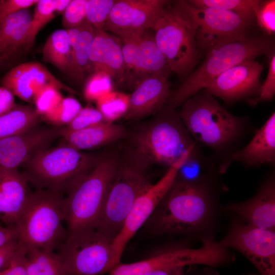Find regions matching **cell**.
<instances>
[{"label": "cell", "mask_w": 275, "mask_h": 275, "mask_svg": "<svg viewBox=\"0 0 275 275\" xmlns=\"http://www.w3.org/2000/svg\"><path fill=\"white\" fill-rule=\"evenodd\" d=\"M218 185L207 175L189 179L178 173L144 225L154 236H184L191 240L215 239L223 211Z\"/></svg>", "instance_id": "6da1fadb"}, {"label": "cell", "mask_w": 275, "mask_h": 275, "mask_svg": "<svg viewBox=\"0 0 275 275\" xmlns=\"http://www.w3.org/2000/svg\"><path fill=\"white\" fill-rule=\"evenodd\" d=\"M174 109L167 106L134 135L129 156L147 167L159 164L169 168L197 149V142Z\"/></svg>", "instance_id": "7a4b0ae2"}, {"label": "cell", "mask_w": 275, "mask_h": 275, "mask_svg": "<svg viewBox=\"0 0 275 275\" xmlns=\"http://www.w3.org/2000/svg\"><path fill=\"white\" fill-rule=\"evenodd\" d=\"M183 103L179 115L189 133L216 152L231 148L244 131L245 118L229 113L206 90Z\"/></svg>", "instance_id": "3957f363"}, {"label": "cell", "mask_w": 275, "mask_h": 275, "mask_svg": "<svg viewBox=\"0 0 275 275\" xmlns=\"http://www.w3.org/2000/svg\"><path fill=\"white\" fill-rule=\"evenodd\" d=\"M63 201L62 195L50 191H30L15 224L18 243L26 250L56 251L67 234Z\"/></svg>", "instance_id": "277c9868"}, {"label": "cell", "mask_w": 275, "mask_h": 275, "mask_svg": "<svg viewBox=\"0 0 275 275\" xmlns=\"http://www.w3.org/2000/svg\"><path fill=\"white\" fill-rule=\"evenodd\" d=\"M118 164L113 155L99 157L64 198L67 234L96 229Z\"/></svg>", "instance_id": "5b68a950"}, {"label": "cell", "mask_w": 275, "mask_h": 275, "mask_svg": "<svg viewBox=\"0 0 275 275\" xmlns=\"http://www.w3.org/2000/svg\"><path fill=\"white\" fill-rule=\"evenodd\" d=\"M271 41L264 37L235 40L218 45L207 52L205 60L175 91L166 104L174 109L203 89L227 70L243 61L255 59L272 50Z\"/></svg>", "instance_id": "8992f818"}, {"label": "cell", "mask_w": 275, "mask_h": 275, "mask_svg": "<svg viewBox=\"0 0 275 275\" xmlns=\"http://www.w3.org/2000/svg\"><path fill=\"white\" fill-rule=\"evenodd\" d=\"M99 158L66 144L46 148L26 162V172L23 175L37 189L63 196L91 170Z\"/></svg>", "instance_id": "52a82bcc"}, {"label": "cell", "mask_w": 275, "mask_h": 275, "mask_svg": "<svg viewBox=\"0 0 275 275\" xmlns=\"http://www.w3.org/2000/svg\"><path fill=\"white\" fill-rule=\"evenodd\" d=\"M147 168L129 156L118 164L95 229L112 242L137 198L152 183Z\"/></svg>", "instance_id": "ba28073f"}, {"label": "cell", "mask_w": 275, "mask_h": 275, "mask_svg": "<svg viewBox=\"0 0 275 275\" xmlns=\"http://www.w3.org/2000/svg\"><path fill=\"white\" fill-rule=\"evenodd\" d=\"M174 12L191 31L198 47L208 52L224 43L246 38L250 23L232 12L196 6L188 1L173 2Z\"/></svg>", "instance_id": "9c48e42d"}, {"label": "cell", "mask_w": 275, "mask_h": 275, "mask_svg": "<svg viewBox=\"0 0 275 275\" xmlns=\"http://www.w3.org/2000/svg\"><path fill=\"white\" fill-rule=\"evenodd\" d=\"M56 252L66 275H100L120 263L113 242L96 229L67 234Z\"/></svg>", "instance_id": "30bf717a"}, {"label": "cell", "mask_w": 275, "mask_h": 275, "mask_svg": "<svg viewBox=\"0 0 275 275\" xmlns=\"http://www.w3.org/2000/svg\"><path fill=\"white\" fill-rule=\"evenodd\" d=\"M201 246L193 248L179 245L164 249L146 259L130 263H120L109 275H144L153 270L169 266L204 265L216 268L231 264L235 255L215 239L202 240Z\"/></svg>", "instance_id": "8fae6325"}, {"label": "cell", "mask_w": 275, "mask_h": 275, "mask_svg": "<svg viewBox=\"0 0 275 275\" xmlns=\"http://www.w3.org/2000/svg\"><path fill=\"white\" fill-rule=\"evenodd\" d=\"M152 29L172 71L185 77L195 66L198 56V46L188 25L172 8H165Z\"/></svg>", "instance_id": "7c38bea8"}, {"label": "cell", "mask_w": 275, "mask_h": 275, "mask_svg": "<svg viewBox=\"0 0 275 275\" xmlns=\"http://www.w3.org/2000/svg\"><path fill=\"white\" fill-rule=\"evenodd\" d=\"M227 233L219 243L243 255L260 275H275V230L247 224L229 214Z\"/></svg>", "instance_id": "4fadbf2b"}, {"label": "cell", "mask_w": 275, "mask_h": 275, "mask_svg": "<svg viewBox=\"0 0 275 275\" xmlns=\"http://www.w3.org/2000/svg\"><path fill=\"white\" fill-rule=\"evenodd\" d=\"M192 153L189 152L168 168L163 176L148 187L137 198L122 230L113 242L117 260L136 232L145 224L172 185L179 170Z\"/></svg>", "instance_id": "5bb4252c"}, {"label": "cell", "mask_w": 275, "mask_h": 275, "mask_svg": "<svg viewBox=\"0 0 275 275\" xmlns=\"http://www.w3.org/2000/svg\"><path fill=\"white\" fill-rule=\"evenodd\" d=\"M263 69V65L255 59L243 61L221 73L205 89L227 102L259 94Z\"/></svg>", "instance_id": "9a60e30c"}, {"label": "cell", "mask_w": 275, "mask_h": 275, "mask_svg": "<svg viewBox=\"0 0 275 275\" xmlns=\"http://www.w3.org/2000/svg\"><path fill=\"white\" fill-rule=\"evenodd\" d=\"M164 0H120L114 5L103 29L120 35L152 28L165 9Z\"/></svg>", "instance_id": "2e32d148"}, {"label": "cell", "mask_w": 275, "mask_h": 275, "mask_svg": "<svg viewBox=\"0 0 275 275\" xmlns=\"http://www.w3.org/2000/svg\"><path fill=\"white\" fill-rule=\"evenodd\" d=\"M59 135V129L36 126L23 133L0 140V169L18 170Z\"/></svg>", "instance_id": "e0dca14e"}, {"label": "cell", "mask_w": 275, "mask_h": 275, "mask_svg": "<svg viewBox=\"0 0 275 275\" xmlns=\"http://www.w3.org/2000/svg\"><path fill=\"white\" fill-rule=\"evenodd\" d=\"M2 84L14 95L30 103H34L36 94L46 85L74 92L57 78L44 65L37 62H26L13 67L3 76Z\"/></svg>", "instance_id": "ac0fdd59"}, {"label": "cell", "mask_w": 275, "mask_h": 275, "mask_svg": "<svg viewBox=\"0 0 275 275\" xmlns=\"http://www.w3.org/2000/svg\"><path fill=\"white\" fill-rule=\"evenodd\" d=\"M228 214L260 228L275 230V178L272 174L261 184L250 199L231 203L225 207Z\"/></svg>", "instance_id": "d6986e66"}, {"label": "cell", "mask_w": 275, "mask_h": 275, "mask_svg": "<svg viewBox=\"0 0 275 275\" xmlns=\"http://www.w3.org/2000/svg\"><path fill=\"white\" fill-rule=\"evenodd\" d=\"M89 68L93 72H105L118 84L124 81V63L119 37L102 29H95L89 52Z\"/></svg>", "instance_id": "ffe728a7"}, {"label": "cell", "mask_w": 275, "mask_h": 275, "mask_svg": "<svg viewBox=\"0 0 275 275\" xmlns=\"http://www.w3.org/2000/svg\"><path fill=\"white\" fill-rule=\"evenodd\" d=\"M233 161H239L248 167L275 163V113L258 130L252 140L243 148L231 153L220 168L224 173Z\"/></svg>", "instance_id": "44dd1931"}, {"label": "cell", "mask_w": 275, "mask_h": 275, "mask_svg": "<svg viewBox=\"0 0 275 275\" xmlns=\"http://www.w3.org/2000/svg\"><path fill=\"white\" fill-rule=\"evenodd\" d=\"M170 94L168 78L151 77L144 79L130 95L129 106L124 117L137 120L160 111Z\"/></svg>", "instance_id": "7402d4cb"}, {"label": "cell", "mask_w": 275, "mask_h": 275, "mask_svg": "<svg viewBox=\"0 0 275 275\" xmlns=\"http://www.w3.org/2000/svg\"><path fill=\"white\" fill-rule=\"evenodd\" d=\"M28 181L18 170L0 169V220L15 225L24 208L29 193Z\"/></svg>", "instance_id": "603a6c76"}, {"label": "cell", "mask_w": 275, "mask_h": 275, "mask_svg": "<svg viewBox=\"0 0 275 275\" xmlns=\"http://www.w3.org/2000/svg\"><path fill=\"white\" fill-rule=\"evenodd\" d=\"M147 30L142 34L139 46L135 67L130 80L135 87L151 77L168 78L172 70L164 56L158 47L154 35Z\"/></svg>", "instance_id": "cb8c5ba5"}, {"label": "cell", "mask_w": 275, "mask_h": 275, "mask_svg": "<svg viewBox=\"0 0 275 275\" xmlns=\"http://www.w3.org/2000/svg\"><path fill=\"white\" fill-rule=\"evenodd\" d=\"M125 134L123 127L107 122L74 131L59 129V135L66 144L79 151L101 147L123 138Z\"/></svg>", "instance_id": "d4e9b609"}, {"label": "cell", "mask_w": 275, "mask_h": 275, "mask_svg": "<svg viewBox=\"0 0 275 275\" xmlns=\"http://www.w3.org/2000/svg\"><path fill=\"white\" fill-rule=\"evenodd\" d=\"M71 48V59L67 71L71 77L78 83L84 81L89 68V52L95 29L86 20L79 26L66 30Z\"/></svg>", "instance_id": "484cf974"}, {"label": "cell", "mask_w": 275, "mask_h": 275, "mask_svg": "<svg viewBox=\"0 0 275 275\" xmlns=\"http://www.w3.org/2000/svg\"><path fill=\"white\" fill-rule=\"evenodd\" d=\"M32 17L26 9L9 15L0 21V51L5 59L23 45Z\"/></svg>", "instance_id": "4316f807"}, {"label": "cell", "mask_w": 275, "mask_h": 275, "mask_svg": "<svg viewBox=\"0 0 275 275\" xmlns=\"http://www.w3.org/2000/svg\"><path fill=\"white\" fill-rule=\"evenodd\" d=\"M40 116L32 106L16 104L11 111L0 116V140L28 131L36 126Z\"/></svg>", "instance_id": "83f0119b"}, {"label": "cell", "mask_w": 275, "mask_h": 275, "mask_svg": "<svg viewBox=\"0 0 275 275\" xmlns=\"http://www.w3.org/2000/svg\"><path fill=\"white\" fill-rule=\"evenodd\" d=\"M42 53L45 62L67 72L71 59V48L66 30H58L51 33L45 42Z\"/></svg>", "instance_id": "f1b7e54d"}, {"label": "cell", "mask_w": 275, "mask_h": 275, "mask_svg": "<svg viewBox=\"0 0 275 275\" xmlns=\"http://www.w3.org/2000/svg\"><path fill=\"white\" fill-rule=\"evenodd\" d=\"M27 275H66L61 259L56 251L26 250Z\"/></svg>", "instance_id": "f546056e"}, {"label": "cell", "mask_w": 275, "mask_h": 275, "mask_svg": "<svg viewBox=\"0 0 275 275\" xmlns=\"http://www.w3.org/2000/svg\"><path fill=\"white\" fill-rule=\"evenodd\" d=\"M198 7H213L236 14L251 23L255 19V12L261 3L257 0H190Z\"/></svg>", "instance_id": "4dcf8cb0"}, {"label": "cell", "mask_w": 275, "mask_h": 275, "mask_svg": "<svg viewBox=\"0 0 275 275\" xmlns=\"http://www.w3.org/2000/svg\"><path fill=\"white\" fill-rule=\"evenodd\" d=\"M130 95L112 91L96 100L97 109L104 120L114 123L127 113L129 106Z\"/></svg>", "instance_id": "1f68e13d"}, {"label": "cell", "mask_w": 275, "mask_h": 275, "mask_svg": "<svg viewBox=\"0 0 275 275\" xmlns=\"http://www.w3.org/2000/svg\"><path fill=\"white\" fill-rule=\"evenodd\" d=\"M55 16L54 0H39L31 19L23 46L26 49L32 47L38 33Z\"/></svg>", "instance_id": "d6a6232c"}, {"label": "cell", "mask_w": 275, "mask_h": 275, "mask_svg": "<svg viewBox=\"0 0 275 275\" xmlns=\"http://www.w3.org/2000/svg\"><path fill=\"white\" fill-rule=\"evenodd\" d=\"M144 31H135L118 36L121 42L124 63V80L127 79L129 80L131 78L136 63L139 44Z\"/></svg>", "instance_id": "836d02e7"}, {"label": "cell", "mask_w": 275, "mask_h": 275, "mask_svg": "<svg viewBox=\"0 0 275 275\" xmlns=\"http://www.w3.org/2000/svg\"><path fill=\"white\" fill-rule=\"evenodd\" d=\"M81 108V105L77 99L71 97H65L56 107L43 116L54 125L65 126L74 119Z\"/></svg>", "instance_id": "e575fe53"}, {"label": "cell", "mask_w": 275, "mask_h": 275, "mask_svg": "<svg viewBox=\"0 0 275 275\" xmlns=\"http://www.w3.org/2000/svg\"><path fill=\"white\" fill-rule=\"evenodd\" d=\"M113 80L105 72H93L89 76L84 88V96L88 101H96L99 97L113 91Z\"/></svg>", "instance_id": "d590c367"}, {"label": "cell", "mask_w": 275, "mask_h": 275, "mask_svg": "<svg viewBox=\"0 0 275 275\" xmlns=\"http://www.w3.org/2000/svg\"><path fill=\"white\" fill-rule=\"evenodd\" d=\"M116 0H87L86 19L96 30L103 29Z\"/></svg>", "instance_id": "8d00e7d4"}, {"label": "cell", "mask_w": 275, "mask_h": 275, "mask_svg": "<svg viewBox=\"0 0 275 275\" xmlns=\"http://www.w3.org/2000/svg\"><path fill=\"white\" fill-rule=\"evenodd\" d=\"M63 98L58 88L46 85L35 95L34 101L35 109L40 116H44L56 107Z\"/></svg>", "instance_id": "74e56055"}, {"label": "cell", "mask_w": 275, "mask_h": 275, "mask_svg": "<svg viewBox=\"0 0 275 275\" xmlns=\"http://www.w3.org/2000/svg\"><path fill=\"white\" fill-rule=\"evenodd\" d=\"M104 122L106 121L97 108L87 106L82 107L74 119L62 129L68 131L77 130Z\"/></svg>", "instance_id": "f35d334b"}, {"label": "cell", "mask_w": 275, "mask_h": 275, "mask_svg": "<svg viewBox=\"0 0 275 275\" xmlns=\"http://www.w3.org/2000/svg\"><path fill=\"white\" fill-rule=\"evenodd\" d=\"M87 0H71L63 13L62 25L65 30L80 25L86 19Z\"/></svg>", "instance_id": "ab89813d"}, {"label": "cell", "mask_w": 275, "mask_h": 275, "mask_svg": "<svg viewBox=\"0 0 275 275\" xmlns=\"http://www.w3.org/2000/svg\"><path fill=\"white\" fill-rule=\"evenodd\" d=\"M255 17L262 30L268 35L275 32V1H261Z\"/></svg>", "instance_id": "60d3db41"}, {"label": "cell", "mask_w": 275, "mask_h": 275, "mask_svg": "<svg viewBox=\"0 0 275 275\" xmlns=\"http://www.w3.org/2000/svg\"><path fill=\"white\" fill-rule=\"evenodd\" d=\"M26 249L18 243L8 264L0 270V275H27L25 269Z\"/></svg>", "instance_id": "b9f144b4"}, {"label": "cell", "mask_w": 275, "mask_h": 275, "mask_svg": "<svg viewBox=\"0 0 275 275\" xmlns=\"http://www.w3.org/2000/svg\"><path fill=\"white\" fill-rule=\"evenodd\" d=\"M275 93V56H271L269 62L268 70L266 79L261 86L259 96L253 102L269 101L272 99Z\"/></svg>", "instance_id": "7bdbcfd3"}, {"label": "cell", "mask_w": 275, "mask_h": 275, "mask_svg": "<svg viewBox=\"0 0 275 275\" xmlns=\"http://www.w3.org/2000/svg\"><path fill=\"white\" fill-rule=\"evenodd\" d=\"M38 0L0 1V21L7 16L35 5Z\"/></svg>", "instance_id": "ee69618b"}, {"label": "cell", "mask_w": 275, "mask_h": 275, "mask_svg": "<svg viewBox=\"0 0 275 275\" xmlns=\"http://www.w3.org/2000/svg\"><path fill=\"white\" fill-rule=\"evenodd\" d=\"M15 105L13 93L6 88L0 87V116L8 113Z\"/></svg>", "instance_id": "f6af8a7d"}, {"label": "cell", "mask_w": 275, "mask_h": 275, "mask_svg": "<svg viewBox=\"0 0 275 275\" xmlns=\"http://www.w3.org/2000/svg\"><path fill=\"white\" fill-rule=\"evenodd\" d=\"M18 246V240L9 242L0 249V270L9 262Z\"/></svg>", "instance_id": "bcb514c9"}, {"label": "cell", "mask_w": 275, "mask_h": 275, "mask_svg": "<svg viewBox=\"0 0 275 275\" xmlns=\"http://www.w3.org/2000/svg\"><path fill=\"white\" fill-rule=\"evenodd\" d=\"M17 239V231L15 225L6 228L0 227V249L12 240Z\"/></svg>", "instance_id": "7dc6e473"}, {"label": "cell", "mask_w": 275, "mask_h": 275, "mask_svg": "<svg viewBox=\"0 0 275 275\" xmlns=\"http://www.w3.org/2000/svg\"><path fill=\"white\" fill-rule=\"evenodd\" d=\"M215 268L208 266L199 267V265H191L188 266L185 273L186 275H219Z\"/></svg>", "instance_id": "c3c4849f"}, {"label": "cell", "mask_w": 275, "mask_h": 275, "mask_svg": "<svg viewBox=\"0 0 275 275\" xmlns=\"http://www.w3.org/2000/svg\"><path fill=\"white\" fill-rule=\"evenodd\" d=\"M184 266H169L161 268L144 275H186Z\"/></svg>", "instance_id": "681fc988"}, {"label": "cell", "mask_w": 275, "mask_h": 275, "mask_svg": "<svg viewBox=\"0 0 275 275\" xmlns=\"http://www.w3.org/2000/svg\"><path fill=\"white\" fill-rule=\"evenodd\" d=\"M71 0H54L55 13H63Z\"/></svg>", "instance_id": "f907efd6"}, {"label": "cell", "mask_w": 275, "mask_h": 275, "mask_svg": "<svg viewBox=\"0 0 275 275\" xmlns=\"http://www.w3.org/2000/svg\"><path fill=\"white\" fill-rule=\"evenodd\" d=\"M6 60L0 51V63L2 62L3 60Z\"/></svg>", "instance_id": "816d5d0a"}, {"label": "cell", "mask_w": 275, "mask_h": 275, "mask_svg": "<svg viewBox=\"0 0 275 275\" xmlns=\"http://www.w3.org/2000/svg\"><path fill=\"white\" fill-rule=\"evenodd\" d=\"M1 227V226H0Z\"/></svg>", "instance_id": "f5cc1de1"}]
</instances>
